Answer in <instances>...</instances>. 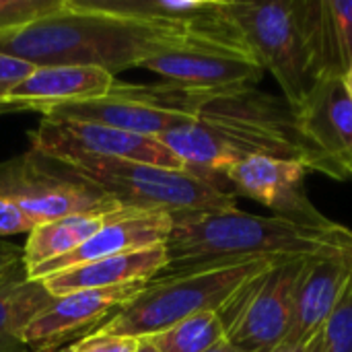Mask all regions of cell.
<instances>
[{"label": "cell", "instance_id": "6", "mask_svg": "<svg viewBox=\"0 0 352 352\" xmlns=\"http://www.w3.org/2000/svg\"><path fill=\"white\" fill-rule=\"evenodd\" d=\"M227 10L256 64L297 109L318 82L307 0H227Z\"/></svg>", "mask_w": 352, "mask_h": 352}, {"label": "cell", "instance_id": "11", "mask_svg": "<svg viewBox=\"0 0 352 352\" xmlns=\"http://www.w3.org/2000/svg\"><path fill=\"white\" fill-rule=\"evenodd\" d=\"M307 169L297 161L252 155L239 159L225 175L229 190L270 208L274 217L305 225H328L305 192Z\"/></svg>", "mask_w": 352, "mask_h": 352}, {"label": "cell", "instance_id": "30", "mask_svg": "<svg viewBox=\"0 0 352 352\" xmlns=\"http://www.w3.org/2000/svg\"><path fill=\"white\" fill-rule=\"evenodd\" d=\"M303 352H322V332H318V334L305 344V351Z\"/></svg>", "mask_w": 352, "mask_h": 352}, {"label": "cell", "instance_id": "3", "mask_svg": "<svg viewBox=\"0 0 352 352\" xmlns=\"http://www.w3.org/2000/svg\"><path fill=\"white\" fill-rule=\"evenodd\" d=\"M194 118L237 157H274L301 163L309 173L346 182L342 169L305 134L297 109L258 85L202 91Z\"/></svg>", "mask_w": 352, "mask_h": 352}, {"label": "cell", "instance_id": "2", "mask_svg": "<svg viewBox=\"0 0 352 352\" xmlns=\"http://www.w3.org/2000/svg\"><path fill=\"white\" fill-rule=\"evenodd\" d=\"M179 41L190 39L132 19L87 8L76 0H64L60 10L2 35L0 52L35 66H95L113 74L134 68L157 50Z\"/></svg>", "mask_w": 352, "mask_h": 352}, {"label": "cell", "instance_id": "35", "mask_svg": "<svg viewBox=\"0 0 352 352\" xmlns=\"http://www.w3.org/2000/svg\"><path fill=\"white\" fill-rule=\"evenodd\" d=\"M60 352H66V349H62V351H60Z\"/></svg>", "mask_w": 352, "mask_h": 352}, {"label": "cell", "instance_id": "16", "mask_svg": "<svg viewBox=\"0 0 352 352\" xmlns=\"http://www.w3.org/2000/svg\"><path fill=\"white\" fill-rule=\"evenodd\" d=\"M116 85L111 72L95 66H37L6 99L16 109L41 113L47 107L107 95Z\"/></svg>", "mask_w": 352, "mask_h": 352}, {"label": "cell", "instance_id": "24", "mask_svg": "<svg viewBox=\"0 0 352 352\" xmlns=\"http://www.w3.org/2000/svg\"><path fill=\"white\" fill-rule=\"evenodd\" d=\"M328 16L334 58L344 78L352 66V0H328Z\"/></svg>", "mask_w": 352, "mask_h": 352}, {"label": "cell", "instance_id": "19", "mask_svg": "<svg viewBox=\"0 0 352 352\" xmlns=\"http://www.w3.org/2000/svg\"><path fill=\"white\" fill-rule=\"evenodd\" d=\"M159 140L177 157L188 173L198 175L223 190H229L225 175L239 159L198 120L165 132L163 136H159Z\"/></svg>", "mask_w": 352, "mask_h": 352}, {"label": "cell", "instance_id": "12", "mask_svg": "<svg viewBox=\"0 0 352 352\" xmlns=\"http://www.w3.org/2000/svg\"><path fill=\"white\" fill-rule=\"evenodd\" d=\"M138 68L159 74L165 82L202 91L258 85L264 74V70L245 56L190 41L169 43L157 50L146 56Z\"/></svg>", "mask_w": 352, "mask_h": 352}, {"label": "cell", "instance_id": "28", "mask_svg": "<svg viewBox=\"0 0 352 352\" xmlns=\"http://www.w3.org/2000/svg\"><path fill=\"white\" fill-rule=\"evenodd\" d=\"M21 260H23V250H19L12 243L0 241V272L6 270L8 266H12L14 262H21Z\"/></svg>", "mask_w": 352, "mask_h": 352}, {"label": "cell", "instance_id": "17", "mask_svg": "<svg viewBox=\"0 0 352 352\" xmlns=\"http://www.w3.org/2000/svg\"><path fill=\"white\" fill-rule=\"evenodd\" d=\"M165 266H167L165 245H157L151 250H140V252H130V254L89 262L64 270L60 274H54L50 278H43L41 283L54 297H62L74 291L111 289L128 283H148L151 278L159 276L165 270Z\"/></svg>", "mask_w": 352, "mask_h": 352}, {"label": "cell", "instance_id": "34", "mask_svg": "<svg viewBox=\"0 0 352 352\" xmlns=\"http://www.w3.org/2000/svg\"><path fill=\"white\" fill-rule=\"evenodd\" d=\"M8 111H19L14 105H4V103H0V116L2 113H8Z\"/></svg>", "mask_w": 352, "mask_h": 352}, {"label": "cell", "instance_id": "14", "mask_svg": "<svg viewBox=\"0 0 352 352\" xmlns=\"http://www.w3.org/2000/svg\"><path fill=\"white\" fill-rule=\"evenodd\" d=\"M352 276V248L334 254L309 258L301 272L293 320L283 344L301 346L307 344L336 309Z\"/></svg>", "mask_w": 352, "mask_h": 352}, {"label": "cell", "instance_id": "9", "mask_svg": "<svg viewBox=\"0 0 352 352\" xmlns=\"http://www.w3.org/2000/svg\"><path fill=\"white\" fill-rule=\"evenodd\" d=\"M31 151L52 161L97 157L163 169H184L177 157L159 138L74 120L41 118L35 132H31Z\"/></svg>", "mask_w": 352, "mask_h": 352}, {"label": "cell", "instance_id": "20", "mask_svg": "<svg viewBox=\"0 0 352 352\" xmlns=\"http://www.w3.org/2000/svg\"><path fill=\"white\" fill-rule=\"evenodd\" d=\"M111 212L70 214L39 225L33 233L27 235V243L23 248V264L27 270H33L74 252L105 225Z\"/></svg>", "mask_w": 352, "mask_h": 352}, {"label": "cell", "instance_id": "25", "mask_svg": "<svg viewBox=\"0 0 352 352\" xmlns=\"http://www.w3.org/2000/svg\"><path fill=\"white\" fill-rule=\"evenodd\" d=\"M136 346L138 338H126L97 330L80 338L74 346H68L66 352H136Z\"/></svg>", "mask_w": 352, "mask_h": 352}, {"label": "cell", "instance_id": "36", "mask_svg": "<svg viewBox=\"0 0 352 352\" xmlns=\"http://www.w3.org/2000/svg\"><path fill=\"white\" fill-rule=\"evenodd\" d=\"M54 352H60V351H54Z\"/></svg>", "mask_w": 352, "mask_h": 352}, {"label": "cell", "instance_id": "21", "mask_svg": "<svg viewBox=\"0 0 352 352\" xmlns=\"http://www.w3.org/2000/svg\"><path fill=\"white\" fill-rule=\"evenodd\" d=\"M159 352H208L219 342L227 340V332L219 314H198L175 326L146 336Z\"/></svg>", "mask_w": 352, "mask_h": 352}, {"label": "cell", "instance_id": "27", "mask_svg": "<svg viewBox=\"0 0 352 352\" xmlns=\"http://www.w3.org/2000/svg\"><path fill=\"white\" fill-rule=\"evenodd\" d=\"M39 225L29 214H25L14 202L0 198V239L10 235H29Z\"/></svg>", "mask_w": 352, "mask_h": 352}, {"label": "cell", "instance_id": "23", "mask_svg": "<svg viewBox=\"0 0 352 352\" xmlns=\"http://www.w3.org/2000/svg\"><path fill=\"white\" fill-rule=\"evenodd\" d=\"M322 352H352V276L322 328Z\"/></svg>", "mask_w": 352, "mask_h": 352}, {"label": "cell", "instance_id": "5", "mask_svg": "<svg viewBox=\"0 0 352 352\" xmlns=\"http://www.w3.org/2000/svg\"><path fill=\"white\" fill-rule=\"evenodd\" d=\"M272 264L276 262L254 260L194 272L159 274L99 330L126 338H146L192 316L219 314L243 283Z\"/></svg>", "mask_w": 352, "mask_h": 352}, {"label": "cell", "instance_id": "22", "mask_svg": "<svg viewBox=\"0 0 352 352\" xmlns=\"http://www.w3.org/2000/svg\"><path fill=\"white\" fill-rule=\"evenodd\" d=\"M64 6V0H0V37L14 33Z\"/></svg>", "mask_w": 352, "mask_h": 352}, {"label": "cell", "instance_id": "31", "mask_svg": "<svg viewBox=\"0 0 352 352\" xmlns=\"http://www.w3.org/2000/svg\"><path fill=\"white\" fill-rule=\"evenodd\" d=\"M136 352H159V351L153 346V342H151L148 338H138V346H136Z\"/></svg>", "mask_w": 352, "mask_h": 352}, {"label": "cell", "instance_id": "8", "mask_svg": "<svg viewBox=\"0 0 352 352\" xmlns=\"http://www.w3.org/2000/svg\"><path fill=\"white\" fill-rule=\"evenodd\" d=\"M0 198L14 202L37 225L70 214L120 208L109 196L31 148L0 163Z\"/></svg>", "mask_w": 352, "mask_h": 352}, {"label": "cell", "instance_id": "29", "mask_svg": "<svg viewBox=\"0 0 352 352\" xmlns=\"http://www.w3.org/2000/svg\"><path fill=\"white\" fill-rule=\"evenodd\" d=\"M208 352H245V351L237 349V346H235V344H231L229 340H223V342H219L217 346H212Z\"/></svg>", "mask_w": 352, "mask_h": 352}, {"label": "cell", "instance_id": "7", "mask_svg": "<svg viewBox=\"0 0 352 352\" xmlns=\"http://www.w3.org/2000/svg\"><path fill=\"white\" fill-rule=\"evenodd\" d=\"M305 262H276L235 291L219 311L231 344L245 352H272L287 340Z\"/></svg>", "mask_w": 352, "mask_h": 352}, {"label": "cell", "instance_id": "18", "mask_svg": "<svg viewBox=\"0 0 352 352\" xmlns=\"http://www.w3.org/2000/svg\"><path fill=\"white\" fill-rule=\"evenodd\" d=\"M56 297L14 262L0 272V352H23V332Z\"/></svg>", "mask_w": 352, "mask_h": 352}, {"label": "cell", "instance_id": "10", "mask_svg": "<svg viewBox=\"0 0 352 352\" xmlns=\"http://www.w3.org/2000/svg\"><path fill=\"white\" fill-rule=\"evenodd\" d=\"M146 283H128L111 289H87L56 297L23 332L33 352H54L68 340H80L105 326Z\"/></svg>", "mask_w": 352, "mask_h": 352}, {"label": "cell", "instance_id": "15", "mask_svg": "<svg viewBox=\"0 0 352 352\" xmlns=\"http://www.w3.org/2000/svg\"><path fill=\"white\" fill-rule=\"evenodd\" d=\"M297 116L305 134L352 179V97L344 78L316 82Z\"/></svg>", "mask_w": 352, "mask_h": 352}, {"label": "cell", "instance_id": "33", "mask_svg": "<svg viewBox=\"0 0 352 352\" xmlns=\"http://www.w3.org/2000/svg\"><path fill=\"white\" fill-rule=\"evenodd\" d=\"M344 82H346V89H349V93H351V97H352V66H351V70L344 74Z\"/></svg>", "mask_w": 352, "mask_h": 352}, {"label": "cell", "instance_id": "26", "mask_svg": "<svg viewBox=\"0 0 352 352\" xmlns=\"http://www.w3.org/2000/svg\"><path fill=\"white\" fill-rule=\"evenodd\" d=\"M35 68L37 66L27 62V60H21V58H14V56H8V54L0 52V103L8 105L6 103L8 95L21 82H25L35 72Z\"/></svg>", "mask_w": 352, "mask_h": 352}, {"label": "cell", "instance_id": "4", "mask_svg": "<svg viewBox=\"0 0 352 352\" xmlns=\"http://www.w3.org/2000/svg\"><path fill=\"white\" fill-rule=\"evenodd\" d=\"M54 163L109 196L120 208L161 210L171 214V219L190 212L237 208L233 192L184 169L97 157H72Z\"/></svg>", "mask_w": 352, "mask_h": 352}, {"label": "cell", "instance_id": "1", "mask_svg": "<svg viewBox=\"0 0 352 352\" xmlns=\"http://www.w3.org/2000/svg\"><path fill=\"white\" fill-rule=\"evenodd\" d=\"M352 248L344 225H305L283 217L233 210L190 212L173 219L161 274L194 272L254 260H309Z\"/></svg>", "mask_w": 352, "mask_h": 352}, {"label": "cell", "instance_id": "13", "mask_svg": "<svg viewBox=\"0 0 352 352\" xmlns=\"http://www.w3.org/2000/svg\"><path fill=\"white\" fill-rule=\"evenodd\" d=\"M171 225H173L171 214L161 212V210L118 208L109 214L105 225L91 239H87L80 248H76L74 252L54 262L27 270V274L33 280H43V278H50L54 274H60L64 270H70L89 262L165 245L171 233Z\"/></svg>", "mask_w": 352, "mask_h": 352}, {"label": "cell", "instance_id": "32", "mask_svg": "<svg viewBox=\"0 0 352 352\" xmlns=\"http://www.w3.org/2000/svg\"><path fill=\"white\" fill-rule=\"evenodd\" d=\"M305 351V344H301V346H289V344H280L276 351L272 352H303Z\"/></svg>", "mask_w": 352, "mask_h": 352}]
</instances>
